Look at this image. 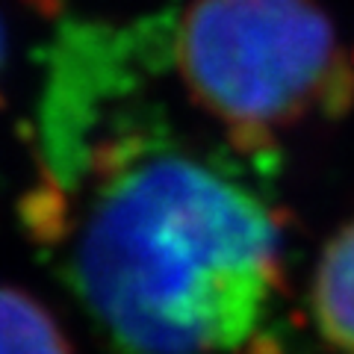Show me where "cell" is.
<instances>
[{
    "label": "cell",
    "mask_w": 354,
    "mask_h": 354,
    "mask_svg": "<svg viewBox=\"0 0 354 354\" xmlns=\"http://www.w3.org/2000/svg\"><path fill=\"white\" fill-rule=\"evenodd\" d=\"M174 21L59 24L21 218L113 354H236L281 304L283 221L269 153L192 130L162 95Z\"/></svg>",
    "instance_id": "obj_1"
},
{
    "label": "cell",
    "mask_w": 354,
    "mask_h": 354,
    "mask_svg": "<svg viewBox=\"0 0 354 354\" xmlns=\"http://www.w3.org/2000/svg\"><path fill=\"white\" fill-rule=\"evenodd\" d=\"M171 50L186 97L248 153L354 106V62L319 0H195Z\"/></svg>",
    "instance_id": "obj_2"
},
{
    "label": "cell",
    "mask_w": 354,
    "mask_h": 354,
    "mask_svg": "<svg viewBox=\"0 0 354 354\" xmlns=\"http://www.w3.org/2000/svg\"><path fill=\"white\" fill-rule=\"evenodd\" d=\"M310 316L330 348L354 354V218L319 251L310 278Z\"/></svg>",
    "instance_id": "obj_3"
},
{
    "label": "cell",
    "mask_w": 354,
    "mask_h": 354,
    "mask_svg": "<svg viewBox=\"0 0 354 354\" xmlns=\"http://www.w3.org/2000/svg\"><path fill=\"white\" fill-rule=\"evenodd\" d=\"M0 354H74V348L36 295L0 283Z\"/></svg>",
    "instance_id": "obj_4"
},
{
    "label": "cell",
    "mask_w": 354,
    "mask_h": 354,
    "mask_svg": "<svg viewBox=\"0 0 354 354\" xmlns=\"http://www.w3.org/2000/svg\"><path fill=\"white\" fill-rule=\"evenodd\" d=\"M3 71H6V36H3V24H0V83H3ZM0 101H3V97H0Z\"/></svg>",
    "instance_id": "obj_5"
}]
</instances>
